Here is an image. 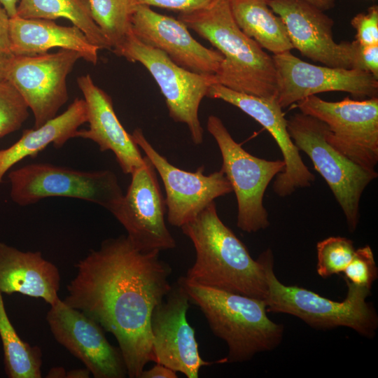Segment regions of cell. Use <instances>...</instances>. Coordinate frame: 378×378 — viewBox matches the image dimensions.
Wrapping results in <instances>:
<instances>
[{
	"label": "cell",
	"instance_id": "cell-36",
	"mask_svg": "<svg viewBox=\"0 0 378 378\" xmlns=\"http://www.w3.org/2000/svg\"><path fill=\"white\" fill-rule=\"evenodd\" d=\"M20 0H0V4L6 10L10 18L17 15V7Z\"/></svg>",
	"mask_w": 378,
	"mask_h": 378
},
{
	"label": "cell",
	"instance_id": "cell-33",
	"mask_svg": "<svg viewBox=\"0 0 378 378\" xmlns=\"http://www.w3.org/2000/svg\"><path fill=\"white\" fill-rule=\"evenodd\" d=\"M213 0H136L139 4L157 6L178 11L179 13H191L209 5Z\"/></svg>",
	"mask_w": 378,
	"mask_h": 378
},
{
	"label": "cell",
	"instance_id": "cell-19",
	"mask_svg": "<svg viewBox=\"0 0 378 378\" xmlns=\"http://www.w3.org/2000/svg\"><path fill=\"white\" fill-rule=\"evenodd\" d=\"M282 20L293 48L330 67L351 69L349 41L333 39V20L307 0H267Z\"/></svg>",
	"mask_w": 378,
	"mask_h": 378
},
{
	"label": "cell",
	"instance_id": "cell-13",
	"mask_svg": "<svg viewBox=\"0 0 378 378\" xmlns=\"http://www.w3.org/2000/svg\"><path fill=\"white\" fill-rule=\"evenodd\" d=\"M134 142L150 160L160 175L166 193L167 220L181 227L193 219L218 197L232 192L224 173L220 170L204 175V166L186 172L172 164L136 128L131 134Z\"/></svg>",
	"mask_w": 378,
	"mask_h": 378
},
{
	"label": "cell",
	"instance_id": "cell-23",
	"mask_svg": "<svg viewBox=\"0 0 378 378\" xmlns=\"http://www.w3.org/2000/svg\"><path fill=\"white\" fill-rule=\"evenodd\" d=\"M87 122L84 99L76 98L67 109L39 127L25 130L20 139L7 148L0 150V185L4 175L27 157H35L50 144L59 148L74 138L78 127Z\"/></svg>",
	"mask_w": 378,
	"mask_h": 378
},
{
	"label": "cell",
	"instance_id": "cell-30",
	"mask_svg": "<svg viewBox=\"0 0 378 378\" xmlns=\"http://www.w3.org/2000/svg\"><path fill=\"white\" fill-rule=\"evenodd\" d=\"M344 279L354 285L371 289L378 277V268L371 247L356 249L354 255L343 271Z\"/></svg>",
	"mask_w": 378,
	"mask_h": 378
},
{
	"label": "cell",
	"instance_id": "cell-4",
	"mask_svg": "<svg viewBox=\"0 0 378 378\" xmlns=\"http://www.w3.org/2000/svg\"><path fill=\"white\" fill-rule=\"evenodd\" d=\"M177 282L211 332L226 343L228 353L220 363L245 362L281 343L284 326L269 318L265 300L191 283L183 276Z\"/></svg>",
	"mask_w": 378,
	"mask_h": 378
},
{
	"label": "cell",
	"instance_id": "cell-25",
	"mask_svg": "<svg viewBox=\"0 0 378 378\" xmlns=\"http://www.w3.org/2000/svg\"><path fill=\"white\" fill-rule=\"evenodd\" d=\"M17 15L50 20L64 18L79 28L99 49L111 50V44L92 18L89 0H20Z\"/></svg>",
	"mask_w": 378,
	"mask_h": 378
},
{
	"label": "cell",
	"instance_id": "cell-18",
	"mask_svg": "<svg viewBox=\"0 0 378 378\" xmlns=\"http://www.w3.org/2000/svg\"><path fill=\"white\" fill-rule=\"evenodd\" d=\"M131 22L132 33L140 41L161 50L178 66L202 74L215 75L218 71L223 55L196 41L179 19L138 4Z\"/></svg>",
	"mask_w": 378,
	"mask_h": 378
},
{
	"label": "cell",
	"instance_id": "cell-26",
	"mask_svg": "<svg viewBox=\"0 0 378 378\" xmlns=\"http://www.w3.org/2000/svg\"><path fill=\"white\" fill-rule=\"evenodd\" d=\"M0 338L5 370L10 378H41L42 351L37 346L23 341L6 313L0 292Z\"/></svg>",
	"mask_w": 378,
	"mask_h": 378
},
{
	"label": "cell",
	"instance_id": "cell-11",
	"mask_svg": "<svg viewBox=\"0 0 378 378\" xmlns=\"http://www.w3.org/2000/svg\"><path fill=\"white\" fill-rule=\"evenodd\" d=\"M81 55L61 48L54 53L10 56L6 79L20 93L34 117V128L57 115L68 100L66 78Z\"/></svg>",
	"mask_w": 378,
	"mask_h": 378
},
{
	"label": "cell",
	"instance_id": "cell-16",
	"mask_svg": "<svg viewBox=\"0 0 378 378\" xmlns=\"http://www.w3.org/2000/svg\"><path fill=\"white\" fill-rule=\"evenodd\" d=\"M189 298L177 282L153 309L150 318L154 362L197 378L202 367L213 364L200 356L194 328L186 314Z\"/></svg>",
	"mask_w": 378,
	"mask_h": 378
},
{
	"label": "cell",
	"instance_id": "cell-28",
	"mask_svg": "<svg viewBox=\"0 0 378 378\" xmlns=\"http://www.w3.org/2000/svg\"><path fill=\"white\" fill-rule=\"evenodd\" d=\"M316 250V271L323 278L343 272L356 251L352 240L342 237H330L318 241Z\"/></svg>",
	"mask_w": 378,
	"mask_h": 378
},
{
	"label": "cell",
	"instance_id": "cell-31",
	"mask_svg": "<svg viewBox=\"0 0 378 378\" xmlns=\"http://www.w3.org/2000/svg\"><path fill=\"white\" fill-rule=\"evenodd\" d=\"M356 29V41L367 46H378V7L370 6L366 13L355 15L351 22Z\"/></svg>",
	"mask_w": 378,
	"mask_h": 378
},
{
	"label": "cell",
	"instance_id": "cell-7",
	"mask_svg": "<svg viewBox=\"0 0 378 378\" xmlns=\"http://www.w3.org/2000/svg\"><path fill=\"white\" fill-rule=\"evenodd\" d=\"M10 196L24 206L51 197L79 199L111 212L123 196L115 174L108 169L80 171L49 163L23 166L8 174Z\"/></svg>",
	"mask_w": 378,
	"mask_h": 378
},
{
	"label": "cell",
	"instance_id": "cell-3",
	"mask_svg": "<svg viewBox=\"0 0 378 378\" xmlns=\"http://www.w3.org/2000/svg\"><path fill=\"white\" fill-rule=\"evenodd\" d=\"M178 19L207 40L223 55L215 74L217 84L260 97H277L272 56L235 23L228 0H213L200 10L179 13Z\"/></svg>",
	"mask_w": 378,
	"mask_h": 378
},
{
	"label": "cell",
	"instance_id": "cell-6",
	"mask_svg": "<svg viewBox=\"0 0 378 378\" xmlns=\"http://www.w3.org/2000/svg\"><path fill=\"white\" fill-rule=\"evenodd\" d=\"M289 134L299 150L311 160L340 206L351 232L360 219V201L378 174L368 170L335 149L326 139V125L311 115L296 113L287 120Z\"/></svg>",
	"mask_w": 378,
	"mask_h": 378
},
{
	"label": "cell",
	"instance_id": "cell-5",
	"mask_svg": "<svg viewBox=\"0 0 378 378\" xmlns=\"http://www.w3.org/2000/svg\"><path fill=\"white\" fill-rule=\"evenodd\" d=\"M264 270L267 295V312L296 316L312 328L331 329L346 327L367 338H373L378 328V316L367 302L371 289L353 284L346 279L345 299L336 302L297 286L282 284L274 272V255L267 248L257 259Z\"/></svg>",
	"mask_w": 378,
	"mask_h": 378
},
{
	"label": "cell",
	"instance_id": "cell-20",
	"mask_svg": "<svg viewBox=\"0 0 378 378\" xmlns=\"http://www.w3.org/2000/svg\"><path fill=\"white\" fill-rule=\"evenodd\" d=\"M77 84L84 96L89 128L78 130L75 137L94 141L102 152L112 151L122 172L131 174L142 165L144 156L119 121L111 97L94 84L90 74L79 76Z\"/></svg>",
	"mask_w": 378,
	"mask_h": 378
},
{
	"label": "cell",
	"instance_id": "cell-37",
	"mask_svg": "<svg viewBox=\"0 0 378 378\" xmlns=\"http://www.w3.org/2000/svg\"><path fill=\"white\" fill-rule=\"evenodd\" d=\"M91 374L87 368L73 369L66 372L67 378H88Z\"/></svg>",
	"mask_w": 378,
	"mask_h": 378
},
{
	"label": "cell",
	"instance_id": "cell-38",
	"mask_svg": "<svg viewBox=\"0 0 378 378\" xmlns=\"http://www.w3.org/2000/svg\"><path fill=\"white\" fill-rule=\"evenodd\" d=\"M312 4L317 6L321 10L325 11L332 8L336 4L337 0H307Z\"/></svg>",
	"mask_w": 378,
	"mask_h": 378
},
{
	"label": "cell",
	"instance_id": "cell-12",
	"mask_svg": "<svg viewBox=\"0 0 378 378\" xmlns=\"http://www.w3.org/2000/svg\"><path fill=\"white\" fill-rule=\"evenodd\" d=\"M131 176L126 194L111 213L139 250L161 251L175 248V239L166 225L165 199L157 172L146 155L142 165Z\"/></svg>",
	"mask_w": 378,
	"mask_h": 378
},
{
	"label": "cell",
	"instance_id": "cell-9",
	"mask_svg": "<svg viewBox=\"0 0 378 378\" xmlns=\"http://www.w3.org/2000/svg\"><path fill=\"white\" fill-rule=\"evenodd\" d=\"M113 52L146 68L164 97L169 116L175 122L186 124L192 142L202 144L204 130L199 107L209 88L217 84L215 75L197 74L178 66L161 50L140 41L132 32Z\"/></svg>",
	"mask_w": 378,
	"mask_h": 378
},
{
	"label": "cell",
	"instance_id": "cell-15",
	"mask_svg": "<svg viewBox=\"0 0 378 378\" xmlns=\"http://www.w3.org/2000/svg\"><path fill=\"white\" fill-rule=\"evenodd\" d=\"M46 320L57 342L82 361L94 377L127 376L120 349L109 343L94 319L59 299L50 306Z\"/></svg>",
	"mask_w": 378,
	"mask_h": 378
},
{
	"label": "cell",
	"instance_id": "cell-1",
	"mask_svg": "<svg viewBox=\"0 0 378 378\" xmlns=\"http://www.w3.org/2000/svg\"><path fill=\"white\" fill-rule=\"evenodd\" d=\"M160 252L140 251L126 235L105 239L76 265L63 300L114 336L130 378L154 362L151 315L172 287Z\"/></svg>",
	"mask_w": 378,
	"mask_h": 378
},
{
	"label": "cell",
	"instance_id": "cell-27",
	"mask_svg": "<svg viewBox=\"0 0 378 378\" xmlns=\"http://www.w3.org/2000/svg\"><path fill=\"white\" fill-rule=\"evenodd\" d=\"M92 18L113 52L125 43L132 31V16L136 0H89Z\"/></svg>",
	"mask_w": 378,
	"mask_h": 378
},
{
	"label": "cell",
	"instance_id": "cell-40",
	"mask_svg": "<svg viewBox=\"0 0 378 378\" xmlns=\"http://www.w3.org/2000/svg\"><path fill=\"white\" fill-rule=\"evenodd\" d=\"M46 377L48 378H64L66 377V372L62 367H54L51 368Z\"/></svg>",
	"mask_w": 378,
	"mask_h": 378
},
{
	"label": "cell",
	"instance_id": "cell-34",
	"mask_svg": "<svg viewBox=\"0 0 378 378\" xmlns=\"http://www.w3.org/2000/svg\"><path fill=\"white\" fill-rule=\"evenodd\" d=\"M9 20V15L0 4V52L13 55L10 50Z\"/></svg>",
	"mask_w": 378,
	"mask_h": 378
},
{
	"label": "cell",
	"instance_id": "cell-21",
	"mask_svg": "<svg viewBox=\"0 0 378 378\" xmlns=\"http://www.w3.org/2000/svg\"><path fill=\"white\" fill-rule=\"evenodd\" d=\"M60 274L40 251H22L0 241V292L41 298L50 306L59 300Z\"/></svg>",
	"mask_w": 378,
	"mask_h": 378
},
{
	"label": "cell",
	"instance_id": "cell-8",
	"mask_svg": "<svg viewBox=\"0 0 378 378\" xmlns=\"http://www.w3.org/2000/svg\"><path fill=\"white\" fill-rule=\"evenodd\" d=\"M206 127L221 153L220 170L236 195L237 227L248 233L267 228L270 220L263 198L272 180L284 171V161L267 160L250 154L234 140L218 116L209 115Z\"/></svg>",
	"mask_w": 378,
	"mask_h": 378
},
{
	"label": "cell",
	"instance_id": "cell-17",
	"mask_svg": "<svg viewBox=\"0 0 378 378\" xmlns=\"http://www.w3.org/2000/svg\"><path fill=\"white\" fill-rule=\"evenodd\" d=\"M206 97L223 100L251 116L273 137L285 162V167L273 183V190L285 197L298 189L309 187L315 180L300 156L287 127V120L276 98L267 99L239 92L220 84L212 85Z\"/></svg>",
	"mask_w": 378,
	"mask_h": 378
},
{
	"label": "cell",
	"instance_id": "cell-24",
	"mask_svg": "<svg viewBox=\"0 0 378 378\" xmlns=\"http://www.w3.org/2000/svg\"><path fill=\"white\" fill-rule=\"evenodd\" d=\"M228 3L239 28L262 48L274 55L293 49L282 20L267 0H228Z\"/></svg>",
	"mask_w": 378,
	"mask_h": 378
},
{
	"label": "cell",
	"instance_id": "cell-10",
	"mask_svg": "<svg viewBox=\"0 0 378 378\" xmlns=\"http://www.w3.org/2000/svg\"><path fill=\"white\" fill-rule=\"evenodd\" d=\"M300 112L326 125V141L346 158L368 170L378 163V98L345 97L328 102L316 95L298 102Z\"/></svg>",
	"mask_w": 378,
	"mask_h": 378
},
{
	"label": "cell",
	"instance_id": "cell-22",
	"mask_svg": "<svg viewBox=\"0 0 378 378\" xmlns=\"http://www.w3.org/2000/svg\"><path fill=\"white\" fill-rule=\"evenodd\" d=\"M9 39L13 55L34 56L60 48L79 52L83 59L93 64L98 61L99 49L74 25L64 27L53 20L26 19L16 15L10 18Z\"/></svg>",
	"mask_w": 378,
	"mask_h": 378
},
{
	"label": "cell",
	"instance_id": "cell-35",
	"mask_svg": "<svg viewBox=\"0 0 378 378\" xmlns=\"http://www.w3.org/2000/svg\"><path fill=\"white\" fill-rule=\"evenodd\" d=\"M176 372L160 363L155 364L148 370H144L139 378H177Z\"/></svg>",
	"mask_w": 378,
	"mask_h": 378
},
{
	"label": "cell",
	"instance_id": "cell-2",
	"mask_svg": "<svg viewBox=\"0 0 378 378\" xmlns=\"http://www.w3.org/2000/svg\"><path fill=\"white\" fill-rule=\"evenodd\" d=\"M196 253L184 277L206 287L265 300L267 284L260 262L220 220L215 202L181 227Z\"/></svg>",
	"mask_w": 378,
	"mask_h": 378
},
{
	"label": "cell",
	"instance_id": "cell-39",
	"mask_svg": "<svg viewBox=\"0 0 378 378\" xmlns=\"http://www.w3.org/2000/svg\"><path fill=\"white\" fill-rule=\"evenodd\" d=\"M10 56L12 55L0 52V80L6 79V69Z\"/></svg>",
	"mask_w": 378,
	"mask_h": 378
},
{
	"label": "cell",
	"instance_id": "cell-14",
	"mask_svg": "<svg viewBox=\"0 0 378 378\" xmlns=\"http://www.w3.org/2000/svg\"><path fill=\"white\" fill-rule=\"evenodd\" d=\"M277 76V102L283 108L318 93L345 92L357 97H377L378 79L355 69L317 66L290 51L272 56Z\"/></svg>",
	"mask_w": 378,
	"mask_h": 378
},
{
	"label": "cell",
	"instance_id": "cell-32",
	"mask_svg": "<svg viewBox=\"0 0 378 378\" xmlns=\"http://www.w3.org/2000/svg\"><path fill=\"white\" fill-rule=\"evenodd\" d=\"M351 69L371 74L378 79V46H367L357 41L349 43Z\"/></svg>",
	"mask_w": 378,
	"mask_h": 378
},
{
	"label": "cell",
	"instance_id": "cell-29",
	"mask_svg": "<svg viewBox=\"0 0 378 378\" xmlns=\"http://www.w3.org/2000/svg\"><path fill=\"white\" fill-rule=\"evenodd\" d=\"M29 116V107L8 80H0V139L19 130Z\"/></svg>",
	"mask_w": 378,
	"mask_h": 378
}]
</instances>
